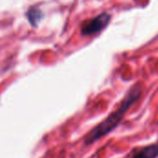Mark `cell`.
Wrapping results in <instances>:
<instances>
[{
    "label": "cell",
    "mask_w": 158,
    "mask_h": 158,
    "mask_svg": "<svg viewBox=\"0 0 158 158\" xmlns=\"http://www.w3.org/2000/svg\"><path fill=\"white\" fill-rule=\"evenodd\" d=\"M158 157V143L148 145L142 149L138 154L131 158H157Z\"/></svg>",
    "instance_id": "3"
},
{
    "label": "cell",
    "mask_w": 158,
    "mask_h": 158,
    "mask_svg": "<svg viewBox=\"0 0 158 158\" xmlns=\"http://www.w3.org/2000/svg\"><path fill=\"white\" fill-rule=\"evenodd\" d=\"M111 16L108 13H102L97 17L86 21L81 27V33L83 35H93L103 31L109 23Z\"/></svg>",
    "instance_id": "2"
},
{
    "label": "cell",
    "mask_w": 158,
    "mask_h": 158,
    "mask_svg": "<svg viewBox=\"0 0 158 158\" xmlns=\"http://www.w3.org/2000/svg\"><path fill=\"white\" fill-rule=\"evenodd\" d=\"M142 94V86L140 84L134 85L129 93L126 94L124 99L122 100L120 106L111 113L106 119H104L100 124L94 127L85 137L84 143L87 145L94 143V142L100 140L106 134L110 133L114 131L121 122L122 118H124L127 111L138 101Z\"/></svg>",
    "instance_id": "1"
},
{
    "label": "cell",
    "mask_w": 158,
    "mask_h": 158,
    "mask_svg": "<svg viewBox=\"0 0 158 158\" xmlns=\"http://www.w3.org/2000/svg\"><path fill=\"white\" fill-rule=\"evenodd\" d=\"M26 17H27L28 20L30 21V23L33 27H36L38 25V23L43 19L44 13L38 7H31V8H29V10L26 13Z\"/></svg>",
    "instance_id": "4"
}]
</instances>
